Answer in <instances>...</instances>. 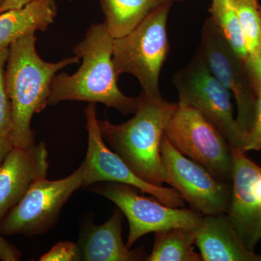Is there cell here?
<instances>
[{"instance_id": "d4e9b609", "label": "cell", "mask_w": 261, "mask_h": 261, "mask_svg": "<svg viewBox=\"0 0 261 261\" xmlns=\"http://www.w3.org/2000/svg\"><path fill=\"white\" fill-rule=\"evenodd\" d=\"M246 64L252 80L261 84V45L256 54L248 57Z\"/></svg>"}, {"instance_id": "44dd1931", "label": "cell", "mask_w": 261, "mask_h": 261, "mask_svg": "<svg viewBox=\"0 0 261 261\" xmlns=\"http://www.w3.org/2000/svg\"><path fill=\"white\" fill-rule=\"evenodd\" d=\"M237 10L249 56L261 45V13L258 0H237Z\"/></svg>"}, {"instance_id": "e0dca14e", "label": "cell", "mask_w": 261, "mask_h": 261, "mask_svg": "<svg viewBox=\"0 0 261 261\" xmlns=\"http://www.w3.org/2000/svg\"><path fill=\"white\" fill-rule=\"evenodd\" d=\"M172 0H99L108 32L113 39L124 37L156 8Z\"/></svg>"}, {"instance_id": "5bb4252c", "label": "cell", "mask_w": 261, "mask_h": 261, "mask_svg": "<svg viewBox=\"0 0 261 261\" xmlns=\"http://www.w3.org/2000/svg\"><path fill=\"white\" fill-rule=\"evenodd\" d=\"M195 235L203 261H261L260 254L244 246L226 214L203 216Z\"/></svg>"}, {"instance_id": "603a6c76", "label": "cell", "mask_w": 261, "mask_h": 261, "mask_svg": "<svg viewBox=\"0 0 261 261\" xmlns=\"http://www.w3.org/2000/svg\"><path fill=\"white\" fill-rule=\"evenodd\" d=\"M252 83L256 93V106L253 124L249 132L248 140L244 148L245 152L261 149V84L255 81H252Z\"/></svg>"}, {"instance_id": "83f0119b", "label": "cell", "mask_w": 261, "mask_h": 261, "mask_svg": "<svg viewBox=\"0 0 261 261\" xmlns=\"http://www.w3.org/2000/svg\"><path fill=\"white\" fill-rule=\"evenodd\" d=\"M172 1H174V0H172ZM177 1H181V0H177Z\"/></svg>"}, {"instance_id": "9a60e30c", "label": "cell", "mask_w": 261, "mask_h": 261, "mask_svg": "<svg viewBox=\"0 0 261 261\" xmlns=\"http://www.w3.org/2000/svg\"><path fill=\"white\" fill-rule=\"evenodd\" d=\"M123 213L119 208L104 224L92 225L82 235L80 249L84 260H142L138 251H132L122 238Z\"/></svg>"}, {"instance_id": "ffe728a7", "label": "cell", "mask_w": 261, "mask_h": 261, "mask_svg": "<svg viewBox=\"0 0 261 261\" xmlns=\"http://www.w3.org/2000/svg\"><path fill=\"white\" fill-rule=\"evenodd\" d=\"M8 53L9 47L0 49V164L13 148L11 104L5 84Z\"/></svg>"}, {"instance_id": "f546056e", "label": "cell", "mask_w": 261, "mask_h": 261, "mask_svg": "<svg viewBox=\"0 0 261 261\" xmlns=\"http://www.w3.org/2000/svg\"><path fill=\"white\" fill-rule=\"evenodd\" d=\"M68 1H72V0H68Z\"/></svg>"}, {"instance_id": "277c9868", "label": "cell", "mask_w": 261, "mask_h": 261, "mask_svg": "<svg viewBox=\"0 0 261 261\" xmlns=\"http://www.w3.org/2000/svg\"><path fill=\"white\" fill-rule=\"evenodd\" d=\"M172 2L156 8L135 29L113 41V61L118 76L135 75L142 92L150 99L162 100L159 78L169 54L167 22Z\"/></svg>"}, {"instance_id": "30bf717a", "label": "cell", "mask_w": 261, "mask_h": 261, "mask_svg": "<svg viewBox=\"0 0 261 261\" xmlns=\"http://www.w3.org/2000/svg\"><path fill=\"white\" fill-rule=\"evenodd\" d=\"M135 187L121 183L97 187L101 195L114 202L129 224L126 246L130 248L142 237L173 228L195 229L203 215L190 209L170 207L154 198L140 195Z\"/></svg>"}, {"instance_id": "6da1fadb", "label": "cell", "mask_w": 261, "mask_h": 261, "mask_svg": "<svg viewBox=\"0 0 261 261\" xmlns=\"http://www.w3.org/2000/svg\"><path fill=\"white\" fill-rule=\"evenodd\" d=\"M113 41L106 22L90 25L83 40L73 49L82 65L73 74L61 72L55 75L49 106L67 100L98 102L123 114H135L139 98L128 97L118 87L113 61Z\"/></svg>"}, {"instance_id": "9c48e42d", "label": "cell", "mask_w": 261, "mask_h": 261, "mask_svg": "<svg viewBox=\"0 0 261 261\" xmlns=\"http://www.w3.org/2000/svg\"><path fill=\"white\" fill-rule=\"evenodd\" d=\"M161 153L166 184L179 192L192 210L203 216L227 214L231 185L215 177L203 166L189 159L163 136Z\"/></svg>"}, {"instance_id": "7a4b0ae2", "label": "cell", "mask_w": 261, "mask_h": 261, "mask_svg": "<svg viewBox=\"0 0 261 261\" xmlns=\"http://www.w3.org/2000/svg\"><path fill=\"white\" fill-rule=\"evenodd\" d=\"M35 33L15 41L9 47L5 84L11 104L13 147L27 149L35 145L31 122L36 113L49 106L51 82L65 67L80 62L78 56L57 63L44 61L38 54Z\"/></svg>"}, {"instance_id": "ba28073f", "label": "cell", "mask_w": 261, "mask_h": 261, "mask_svg": "<svg viewBox=\"0 0 261 261\" xmlns=\"http://www.w3.org/2000/svg\"><path fill=\"white\" fill-rule=\"evenodd\" d=\"M197 53L215 78L233 94L238 107L237 122L249 135L255 118V87L246 61L233 50L211 17L202 25Z\"/></svg>"}, {"instance_id": "7c38bea8", "label": "cell", "mask_w": 261, "mask_h": 261, "mask_svg": "<svg viewBox=\"0 0 261 261\" xmlns=\"http://www.w3.org/2000/svg\"><path fill=\"white\" fill-rule=\"evenodd\" d=\"M231 197L226 216L244 246L255 251L261 241V167L243 149L231 147Z\"/></svg>"}, {"instance_id": "484cf974", "label": "cell", "mask_w": 261, "mask_h": 261, "mask_svg": "<svg viewBox=\"0 0 261 261\" xmlns=\"http://www.w3.org/2000/svg\"><path fill=\"white\" fill-rule=\"evenodd\" d=\"M32 1L34 0H5L3 4L0 7V13L6 10L22 8Z\"/></svg>"}, {"instance_id": "5b68a950", "label": "cell", "mask_w": 261, "mask_h": 261, "mask_svg": "<svg viewBox=\"0 0 261 261\" xmlns=\"http://www.w3.org/2000/svg\"><path fill=\"white\" fill-rule=\"evenodd\" d=\"M179 104L197 109L224 135L231 147L243 149L248 134L233 117L231 93L211 73L198 53L190 63L173 74Z\"/></svg>"}, {"instance_id": "2e32d148", "label": "cell", "mask_w": 261, "mask_h": 261, "mask_svg": "<svg viewBox=\"0 0 261 261\" xmlns=\"http://www.w3.org/2000/svg\"><path fill=\"white\" fill-rule=\"evenodd\" d=\"M57 13L55 0H34L22 8L0 13V49L31 33L45 32Z\"/></svg>"}, {"instance_id": "f1b7e54d", "label": "cell", "mask_w": 261, "mask_h": 261, "mask_svg": "<svg viewBox=\"0 0 261 261\" xmlns=\"http://www.w3.org/2000/svg\"><path fill=\"white\" fill-rule=\"evenodd\" d=\"M260 13H261V5H260Z\"/></svg>"}, {"instance_id": "4316f807", "label": "cell", "mask_w": 261, "mask_h": 261, "mask_svg": "<svg viewBox=\"0 0 261 261\" xmlns=\"http://www.w3.org/2000/svg\"><path fill=\"white\" fill-rule=\"evenodd\" d=\"M5 0H0V7L2 6V5L3 4V3H4Z\"/></svg>"}, {"instance_id": "d6986e66", "label": "cell", "mask_w": 261, "mask_h": 261, "mask_svg": "<svg viewBox=\"0 0 261 261\" xmlns=\"http://www.w3.org/2000/svg\"><path fill=\"white\" fill-rule=\"evenodd\" d=\"M211 18L233 50L247 61L249 54L237 10V0H212Z\"/></svg>"}, {"instance_id": "7402d4cb", "label": "cell", "mask_w": 261, "mask_h": 261, "mask_svg": "<svg viewBox=\"0 0 261 261\" xmlns=\"http://www.w3.org/2000/svg\"><path fill=\"white\" fill-rule=\"evenodd\" d=\"M82 259L80 247L69 241L60 242L40 257L41 261H78Z\"/></svg>"}, {"instance_id": "cb8c5ba5", "label": "cell", "mask_w": 261, "mask_h": 261, "mask_svg": "<svg viewBox=\"0 0 261 261\" xmlns=\"http://www.w3.org/2000/svg\"><path fill=\"white\" fill-rule=\"evenodd\" d=\"M20 258V252L18 249L8 243L0 233V260L3 261H18Z\"/></svg>"}, {"instance_id": "52a82bcc", "label": "cell", "mask_w": 261, "mask_h": 261, "mask_svg": "<svg viewBox=\"0 0 261 261\" xmlns=\"http://www.w3.org/2000/svg\"><path fill=\"white\" fill-rule=\"evenodd\" d=\"M84 163L67 177L55 181L38 180L20 202L0 223V232L5 235L41 234L53 227L63 205L73 192L84 187Z\"/></svg>"}, {"instance_id": "3957f363", "label": "cell", "mask_w": 261, "mask_h": 261, "mask_svg": "<svg viewBox=\"0 0 261 261\" xmlns=\"http://www.w3.org/2000/svg\"><path fill=\"white\" fill-rule=\"evenodd\" d=\"M135 116L121 124L99 120L105 142L142 180L162 187L166 173L161 153L165 128L177 103L154 100L141 92Z\"/></svg>"}, {"instance_id": "ac0fdd59", "label": "cell", "mask_w": 261, "mask_h": 261, "mask_svg": "<svg viewBox=\"0 0 261 261\" xmlns=\"http://www.w3.org/2000/svg\"><path fill=\"white\" fill-rule=\"evenodd\" d=\"M195 229L173 228L157 231L147 261H202L195 251Z\"/></svg>"}, {"instance_id": "4fadbf2b", "label": "cell", "mask_w": 261, "mask_h": 261, "mask_svg": "<svg viewBox=\"0 0 261 261\" xmlns=\"http://www.w3.org/2000/svg\"><path fill=\"white\" fill-rule=\"evenodd\" d=\"M48 168L44 142L12 149L0 164V219L20 202L34 182L47 177Z\"/></svg>"}, {"instance_id": "8fae6325", "label": "cell", "mask_w": 261, "mask_h": 261, "mask_svg": "<svg viewBox=\"0 0 261 261\" xmlns=\"http://www.w3.org/2000/svg\"><path fill=\"white\" fill-rule=\"evenodd\" d=\"M84 113L88 133V147L83 162L85 167L84 187L100 181L124 184L153 196L170 207L185 206V199L177 190L155 186L144 181L128 168L119 155L108 147L99 128L95 103H89Z\"/></svg>"}, {"instance_id": "8992f818", "label": "cell", "mask_w": 261, "mask_h": 261, "mask_svg": "<svg viewBox=\"0 0 261 261\" xmlns=\"http://www.w3.org/2000/svg\"><path fill=\"white\" fill-rule=\"evenodd\" d=\"M164 136L178 152L200 163L215 177L231 181V147L197 109L177 103L165 128Z\"/></svg>"}]
</instances>
